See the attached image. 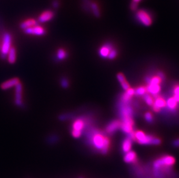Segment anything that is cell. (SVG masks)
<instances>
[{
    "instance_id": "1",
    "label": "cell",
    "mask_w": 179,
    "mask_h": 178,
    "mask_svg": "<svg viewBox=\"0 0 179 178\" xmlns=\"http://www.w3.org/2000/svg\"><path fill=\"white\" fill-rule=\"evenodd\" d=\"M92 144L103 153H106L110 147V142L106 136L99 132H94L91 136Z\"/></svg>"
},
{
    "instance_id": "2",
    "label": "cell",
    "mask_w": 179,
    "mask_h": 178,
    "mask_svg": "<svg viewBox=\"0 0 179 178\" xmlns=\"http://www.w3.org/2000/svg\"><path fill=\"white\" fill-rule=\"evenodd\" d=\"M134 139L136 140L140 144L159 145L161 143L160 139L151 135H146L141 131H137L134 133Z\"/></svg>"
},
{
    "instance_id": "3",
    "label": "cell",
    "mask_w": 179,
    "mask_h": 178,
    "mask_svg": "<svg viewBox=\"0 0 179 178\" xmlns=\"http://www.w3.org/2000/svg\"><path fill=\"white\" fill-rule=\"evenodd\" d=\"M12 36L9 33H4L2 43L0 45V56L3 59L7 58L9 50L12 47Z\"/></svg>"
},
{
    "instance_id": "4",
    "label": "cell",
    "mask_w": 179,
    "mask_h": 178,
    "mask_svg": "<svg viewBox=\"0 0 179 178\" xmlns=\"http://www.w3.org/2000/svg\"><path fill=\"white\" fill-rule=\"evenodd\" d=\"M135 18L139 23L145 26H149L152 23V14L145 9L137 10L135 14Z\"/></svg>"
},
{
    "instance_id": "5",
    "label": "cell",
    "mask_w": 179,
    "mask_h": 178,
    "mask_svg": "<svg viewBox=\"0 0 179 178\" xmlns=\"http://www.w3.org/2000/svg\"><path fill=\"white\" fill-rule=\"evenodd\" d=\"M175 163V159L171 155H165L160 159L156 160L154 163L155 172H157L162 167H170Z\"/></svg>"
},
{
    "instance_id": "6",
    "label": "cell",
    "mask_w": 179,
    "mask_h": 178,
    "mask_svg": "<svg viewBox=\"0 0 179 178\" xmlns=\"http://www.w3.org/2000/svg\"><path fill=\"white\" fill-rule=\"evenodd\" d=\"M15 105L17 107L22 108L24 105L23 99V85L21 83L15 87Z\"/></svg>"
},
{
    "instance_id": "7",
    "label": "cell",
    "mask_w": 179,
    "mask_h": 178,
    "mask_svg": "<svg viewBox=\"0 0 179 178\" xmlns=\"http://www.w3.org/2000/svg\"><path fill=\"white\" fill-rule=\"evenodd\" d=\"M24 33L27 35H35V36H42L46 34V30L44 28L39 25L32 27L30 28L24 30Z\"/></svg>"
},
{
    "instance_id": "8",
    "label": "cell",
    "mask_w": 179,
    "mask_h": 178,
    "mask_svg": "<svg viewBox=\"0 0 179 178\" xmlns=\"http://www.w3.org/2000/svg\"><path fill=\"white\" fill-rule=\"evenodd\" d=\"M21 83L18 78H12L3 82L0 85V88L3 90H7L12 87H15L18 84Z\"/></svg>"
},
{
    "instance_id": "9",
    "label": "cell",
    "mask_w": 179,
    "mask_h": 178,
    "mask_svg": "<svg viewBox=\"0 0 179 178\" xmlns=\"http://www.w3.org/2000/svg\"><path fill=\"white\" fill-rule=\"evenodd\" d=\"M85 127V122L83 119L78 118L73 122L71 131H76L82 133Z\"/></svg>"
},
{
    "instance_id": "10",
    "label": "cell",
    "mask_w": 179,
    "mask_h": 178,
    "mask_svg": "<svg viewBox=\"0 0 179 178\" xmlns=\"http://www.w3.org/2000/svg\"><path fill=\"white\" fill-rule=\"evenodd\" d=\"M55 16V13L52 11H46L43 12L41 15L38 17V23H44L48 22L53 19Z\"/></svg>"
},
{
    "instance_id": "11",
    "label": "cell",
    "mask_w": 179,
    "mask_h": 178,
    "mask_svg": "<svg viewBox=\"0 0 179 178\" xmlns=\"http://www.w3.org/2000/svg\"><path fill=\"white\" fill-rule=\"evenodd\" d=\"M153 109L156 112L166 106V101L162 97H157L153 104Z\"/></svg>"
},
{
    "instance_id": "12",
    "label": "cell",
    "mask_w": 179,
    "mask_h": 178,
    "mask_svg": "<svg viewBox=\"0 0 179 178\" xmlns=\"http://www.w3.org/2000/svg\"><path fill=\"white\" fill-rule=\"evenodd\" d=\"M121 122L119 120H114L111 121L109 123V125H107L106 129V132L107 134H113L118 129L121 128Z\"/></svg>"
},
{
    "instance_id": "13",
    "label": "cell",
    "mask_w": 179,
    "mask_h": 178,
    "mask_svg": "<svg viewBox=\"0 0 179 178\" xmlns=\"http://www.w3.org/2000/svg\"><path fill=\"white\" fill-rule=\"evenodd\" d=\"M38 24V22L37 20L34 19H27L20 24V27L21 29L24 30L27 28L37 26Z\"/></svg>"
},
{
    "instance_id": "14",
    "label": "cell",
    "mask_w": 179,
    "mask_h": 178,
    "mask_svg": "<svg viewBox=\"0 0 179 178\" xmlns=\"http://www.w3.org/2000/svg\"><path fill=\"white\" fill-rule=\"evenodd\" d=\"M164 79V75L162 72H158L157 75L154 76L151 78H148L147 82L148 84H160Z\"/></svg>"
},
{
    "instance_id": "15",
    "label": "cell",
    "mask_w": 179,
    "mask_h": 178,
    "mask_svg": "<svg viewBox=\"0 0 179 178\" xmlns=\"http://www.w3.org/2000/svg\"><path fill=\"white\" fill-rule=\"evenodd\" d=\"M134 90L133 89L129 88L126 90L125 94L123 95L121 98V103H129L130 99H132V96L134 94Z\"/></svg>"
},
{
    "instance_id": "16",
    "label": "cell",
    "mask_w": 179,
    "mask_h": 178,
    "mask_svg": "<svg viewBox=\"0 0 179 178\" xmlns=\"http://www.w3.org/2000/svg\"><path fill=\"white\" fill-rule=\"evenodd\" d=\"M7 58L9 64H13L14 63H15L17 59V52L16 50L14 47H12L11 49L9 50Z\"/></svg>"
},
{
    "instance_id": "17",
    "label": "cell",
    "mask_w": 179,
    "mask_h": 178,
    "mask_svg": "<svg viewBox=\"0 0 179 178\" xmlns=\"http://www.w3.org/2000/svg\"><path fill=\"white\" fill-rule=\"evenodd\" d=\"M147 91L151 94L157 95L161 91L160 84H149L148 86L146 88Z\"/></svg>"
},
{
    "instance_id": "18",
    "label": "cell",
    "mask_w": 179,
    "mask_h": 178,
    "mask_svg": "<svg viewBox=\"0 0 179 178\" xmlns=\"http://www.w3.org/2000/svg\"><path fill=\"white\" fill-rule=\"evenodd\" d=\"M113 49L110 44H106L103 46L99 50V53L102 57H108L111 50Z\"/></svg>"
},
{
    "instance_id": "19",
    "label": "cell",
    "mask_w": 179,
    "mask_h": 178,
    "mask_svg": "<svg viewBox=\"0 0 179 178\" xmlns=\"http://www.w3.org/2000/svg\"><path fill=\"white\" fill-rule=\"evenodd\" d=\"M136 159H137L136 155L134 152L132 151H129L128 153H126V155L124 156V161L126 163H135Z\"/></svg>"
},
{
    "instance_id": "20",
    "label": "cell",
    "mask_w": 179,
    "mask_h": 178,
    "mask_svg": "<svg viewBox=\"0 0 179 178\" xmlns=\"http://www.w3.org/2000/svg\"><path fill=\"white\" fill-rule=\"evenodd\" d=\"M132 146V140L129 137L126 138L125 140H124L122 144L123 152L128 153L130 151Z\"/></svg>"
},
{
    "instance_id": "21",
    "label": "cell",
    "mask_w": 179,
    "mask_h": 178,
    "mask_svg": "<svg viewBox=\"0 0 179 178\" xmlns=\"http://www.w3.org/2000/svg\"><path fill=\"white\" fill-rule=\"evenodd\" d=\"M177 105H178V102L173 97L169 98L166 101V106H167L168 109H169L170 110H175L177 107Z\"/></svg>"
},
{
    "instance_id": "22",
    "label": "cell",
    "mask_w": 179,
    "mask_h": 178,
    "mask_svg": "<svg viewBox=\"0 0 179 178\" xmlns=\"http://www.w3.org/2000/svg\"><path fill=\"white\" fill-rule=\"evenodd\" d=\"M68 56V54L64 49H59L56 54V57L58 61H63L65 60Z\"/></svg>"
},
{
    "instance_id": "23",
    "label": "cell",
    "mask_w": 179,
    "mask_h": 178,
    "mask_svg": "<svg viewBox=\"0 0 179 178\" xmlns=\"http://www.w3.org/2000/svg\"><path fill=\"white\" fill-rule=\"evenodd\" d=\"M144 99L145 102L147 103V105H149V106H152L154 104V100L152 99V97L149 94H145L144 95Z\"/></svg>"
},
{
    "instance_id": "24",
    "label": "cell",
    "mask_w": 179,
    "mask_h": 178,
    "mask_svg": "<svg viewBox=\"0 0 179 178\" xmlns=\"http://www.w3.org/2000/svg\"><path fill=\"white\" fill-rule=\"evenodd\" d=\"M147 92V89L143 86L138 87L136 90H134V93L138 95H144Z\"/></svg>"
},
{
    "instance_id": "25",
    "label": "cell",
    "mask_w": 179,
    "mask_h": 178,
    "mask_svg": "<svg viewBox=\"0 0 179 178\" xmlns=\"http://www.w3.org/2000/svg\"><path fill=\"white\" fill-rule=\"evenodd\" d=\"M173 98L179 102V84H176L173 88Z\"/></svg>"
},
{
    "instance_id": "26",
    "label": "cell",
    "mask_w": 179,
    "mask_h": 178,
    "mask_svg": "<svg viewBox=\"0 0 179 178\" xmlns=\"http://www.w3.org/2000/svg\"><path fill=\"white\" fill-rule=\"evenodd\" d=\"M61 85L63 89L68 88L69 86V80L66 78H62L61 79Z\"/></svg>"
},
{
    "instance_id": "27",
    "label": "cell",
    "mask_w": 179,
    "mask_h": 178,
    "mask_svg": "<svg viewBox=\"0 0 179 178\" xmlns=\"http://www.w3.org/2000/svg\"><path fill=\"white\" fill-rule=\"evenodd\" d=\"M117 52L116 51V50L112 49L110 51V52L109 53V55L108 56V58L109 59H113L115 57L117 56Z\"/></svg>"
},
{
    "instance_id": "28",
    "label": "cell",
    "mask_w": 179,
    "mask_h": 178,
    "mask_svg": "<svg viewBox=\"0 0 179 178\" xmlns=\"http://www.w3.org/2000/svg\"><path fill=\"white\" fill-rule=\"evenodd\" d=\"M145 118L147 120V121L151 122L152 121V114H151L150 112H147L146 114H145Z\"/></svg>"
},
{
    "instance_id": "29",
    "label": "cell",
    "mask_w": 179,
    "mask_h": 178,
    "mask_svg": "<svg viewBox=\"0 0 179 178\" xmlns=\"http://www.w3.org/2000/svg\"><path fill=\"white\" fill-rule=\"evenodd\" d=\"M117 78H118V81H119L121 84L126 81L125 78V76L123 75V74H118Z\"/></svg>"
},
{
    "instance_id": "30",
    "label": "cell",
    "mask_w": 179,
    "mask_h": 178,
    "mask_svg": "<svg viewBox=\"0 0 179 178\" xmlns=\"http://www.w3.org/2000/svg\"><path fill=\"white\" fill-rule=\"evenodd\" d=\"M121 86H122V88L124 89V90H128V89H129L130 88V86L129 84H128L127 82H126V80L125 81V82H122L121 83Z\"/></svg>"
},
{
    "instance_id": "31",
    "label": "cell",
    "mask_w": 179,
    "mask_h": 178,
    "mask_svg": "<svg viewBox=\"0 0 179 178\" xmlns=\"http://www.w3.org/2000/svg\"><path fill=\"white\" fill-rule=\"evenodd\" d=\"M52 7H53L55 9H57V8L59 7L60 3H59V0H54L53 2H52Z\"/></svg>"
},
{
    "instance_id": "32",
    "label": "cell",
    "mask_w": 179,
    "mask_h": 178,
    "mask_svg": "<svg viewBox=\"0 0 179 178\" xmlns=\"http://www.w3.org/2000/svg\"><path fill=\"white\" fill-rule=\"evenodd\" d=\"M137 7H138V4L137 3H134V2H132L130 4V9H131V10H132L134 11H135L137 10Z\"/></svg>"
},
{
    "instance_id": "33",
    "label": "cell",
    "mask_w": 179,
    "mask_h": 178,
    "mask_svg": "<svg viewBox=\"0 0 179 178\" xmlns=\"http://www.w3.org/2000/svg\"><path fill=\"white\" fill-rule=\"evenodd\" d=\"M173 145L174 146H175L176 147H179V139L175 140L173 142Z\"/></svg>"
},
{
    "instance_id": "34",
    "label": "cell",
    "mask_w": 179,
    "mask_h": 178,
    "mask_svg": "<svg viewBox=\"0 0 179 178\" xmlns=\"http://www.w3.org/2000/svg\"><path fill=\"white\" fill-rule=\"evenodd\" d=\"M141 0H133V2H134V3H137L138 4V3H139V2H140Z\"/></svg>"
}]
</instances>
